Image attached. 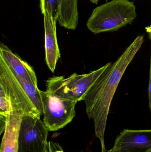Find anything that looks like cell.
<instances>
[{"mask_svg":"<svg viewBox=\"0 0 151 152\" xmlns=\"http://www.w3.org/2000/svg\"><path fill=\"white\" fill-rule=\"evenodd\" d=\"M149 108L151 111V59L150 66V83L149 86Z\"/></svg>","mask_w":151,"mask_h":152,"instance_id":"4fadbf2b","label":"cell"},{"mask_svg":"<svg viewBox=\"0 0 151 152\" xmlns=\"http://www.w3.org/2000/svg\"><path fill=\"white\" fill-rule=\"evenodd\" d=\"M0 79L4 82L11 102V110L40 118L41 116L28 95L0 56Z\"/></svg>","mask_w":151,"mask_h":152,"instance_id":"8992f818","label":"cell"},{"mask_svg":"<svg viewBox=\"0 0 151 152\" xmlns=\"http://www.w3.org/2000/svg\"></svg>","mask_w":151,"mask_h":152,"instance_id":"2e32d148","label":"cell"},{"mask_svg":"<svg viewBox=\"0 0 151 152\" xmlns=\"http://www.w3.org/2000/svg\"><path fill=\"white\" fill-rule=\"evenodd\" d=\"M107 152H151V129H124Z\"/></svg>","mask_w":151,"mask_h":152,"instance_id":"52a82bcc","label":"cell"},{"mask_svg":"<svg viewBox=\"0 0 151 152\" xmlns=\"http://www.w3.org/2000/svg\"><path fill=\"white\" fill-rule=\"evenodd\" d=\"M146 32L149 34V38H150L151 41V24L150 26L146 28Z\"/></svg>","mask_w":151,"mask_h":152,"instance_id":"5bb4252c","label":"cell"},{"mask_svg":"<svg viewBox=\"0 0 151 152\" xmlns=\"http://www.w3.org/2000/svg\"><path fill=\"white\" fill-rule=\"evenodd\" d=\"M107 63L105 66L88 74L77 75L74 73L65 79L66 87L72 94L77 102L82 101L83 96L95 81L110 65Z\"/></svg>","mask_w":151,"mask_h":152,"instance_id":"9c48e42d","label":"cell"},{"mask_svg":"<svg viewBox=\"0 0 151 152\" xmlns=\"http://www.w3.org/2000/svg\"><path fill=\"white\" fill-rule=\"evenodd\" d=\"M0 56L3 58L41 115H43L40 89L37 87V77L33 67L1 42L0 44Z\"/></svg>","mask_w":151,"mask_h":152,"instance_id":"277c9868","label":"cell"},{"mask_svg":"<svg viewBox=\"0 0 151 152\" xmlns=\"http://www.w3.org/2000/svg\"><path fill=\"white\" fill-rule=\"evenodd\" d=\"M144 42L143 36H137L116 61L110 63L83 96L87 115L94 121L95 134L101 143V152L106 151L105 131L113 96L126 69Z\"/></svg>","mask_w":151,"mask_h":152,"instance_id":"6da1fadb","label":"cell"},{"mask_svg":"<svg viewBox=\"0 0 151 152\" xmlns=\"http://www.w3.org/2000/svg\"><path fill=\"white\" fill-rule=\"evenodd\" d=\"M40 118L23 115L17 138V152H45L48 132Z\"/></svg>","mask_w":151,"mask_h":152,"instance_id":"5b68a950","label":"cell"},{"mask_svg":"<svg viewBox=\"0 0 151 152\" xmlns=\"http://www.w3.org/2000/svg\"><path fill=\"white\" fill-rule=\"evenodd\" d=\"M11 111L10 101L5 84L0 79V118L7 119Z\"/></svg>","mask_w":151,"mask_h":152,"instance_id":"8fae6325","label":"cell"},{"mask_svg":"<svg viewBox=\"0 0 151 152\" xmlns=\"http://www.w3.org/2000/svg\"><path fill=\"white\" fill-rule=\"evenodd\" d=\"M45 33V60L50 70L54 73L61 57L58 44L56 22L48 12L43 13Z\"/></svg>","mask_w":151,"mask_h":152,"instance_id":"ba28073f","label":"cell"},{"mask_svg":"<svg viewBox=\"0 0 151 152\" xmlns=\"http://www.w3.org/2000/svg\"><path fill=\"white\" fill-rule=\"evenodd\" d=\"M136 17L134 2L129 0H113L94 10L87 27L94 34L113 32L132 23Z\"/></svg>","mask_w":151,"mask_h":152,"instance_id":"3957f363","label":"cell"},{"mask_svg":"<svg viewBox=\"0 0 151 152\" xmlns=\"http://www.w3.org/2000/svg\"><path fill=\"white\" fill-rule=\"evenodd\" d=\"M63 0H40V8L42 13L48 12L57 22L60 14Z\"/></svg>","mask_w":151,"mask_h":152,"instance_id":"30bf717a","label":"cell"},{"mask_svg":"<svg viewBox=\"0 0 151 152\" xmlns=\"http://www.w3.org/2000/svg\"><path fill=\"white\" fill-rule=\"evenodd\" d=\"M45 152H64L61 145L52 141L48 142Z\"/></svg>","mask_w":151,"mask_h":152,"instance_id":"7c38bea8","label":"cell"},{"mask_svg":"<svg viewBox=\"0 0 151 152\" xmlns=\"http://www.w3.org/2000/svg\"><path fill=\"white\" fill-rule=\"evenodd\" d=\"M64 76H53L46 81L47 90H40L43 122L49 131L63 128L75 117L77 101L65 83Z\"/></svg>","mask_w":151,"mask_h":152,"instance_id":"7a4b0ae2","label":"cell"},{"mask_svg":"<svg viewBox=\"0 0 151 152\" xmlns=\"http://www.w3.org/2000/svg\"><path fill=\"white\" fill-rule=\"evenodd\" d=\"M91 2L94 4H97L99 0H90Z\"/></svg>","mask_w":151,"mask_h":152,"instance_id":"9a60e30c","label":"cell"}]
</instances>
